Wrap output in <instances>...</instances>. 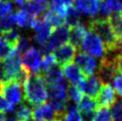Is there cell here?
<instances>
[{
    "label": "cell",
    "instance_id": "obj_46",
    "mask_svg": "<svg viewBox=\"0 0 122 121\" xmlns=\"http://www.w3.org/2000/svg\"><path fill=\"white\" fill-rule=\"evenodd\" d=\"M0 1H1V0H0Z\"/></svg>",
    "mask_w": 122,
    "mask_h": 121
},
{
    "label": "cell",
    "instance_id": "obj_35",
    "mask_svg": "<svg viewBox=\"0 0 122 121\" xmlns=\"http://www.w3.org/2000/svg\"><path fill=\"white\" fill-rule=\"evenodd\" d=\"M82 96H83V93L78 86L70 85L68 87V99L70 101L74 102L75 104H78L79 101L81 100Z\"/></svg>",
    "mask_w": 122,
    "mask_h": 121
},
{
    "label": "cell",
    "instance_id": "obj_27",
    "mask_svg": "<svg viewBox=\"0 0 122 121\" xmlns=\"http://www.w3.org/2000/svg\"><path fill=\"white\" fill-rule=\"evenodd\" d=\"M65 21L69 26H75V25L81 23V13L76 7L73 5L67 8V12L65 15Z\"/></svg>",
    "mask_w": 122,
    "mask_h": 121
},
{
    "label": "cell",
    "instance_id": "obj_2",
    "mask_svg": "<svg viewBox=\"0 0 122 121\" xmlns=\"http://www.w3.org/2000/svg\"><path fill=\"white\" fill-rule=\"evenodd\" d=\"M22 87L24 100L29 105L37 106L47 100V86L41 75L30 73Z\"/></svg>",
    "mask_w": 122,
    "mask_h": 121
},
{
    "label": "cell",
    "instance_id": "obj_45",
    "mask_svg": "<svg viewBox=\"0 0 122 121\" xmlns=\"http://www.w3.org/2000/svg\"><path fill=\"white\" fill-rule=\"evenodd\" d=\"M50 121H62V120L59 119V118H56V119H53V120H50Z\"/></svg>",
    "mask_w": 122,
    "mask_h": 121
},
{
    "label": "cell",
    "instance_id": "obj_10",
    "mask_svg": "<svg viewBox=\"0 0 122 121\" xmlns=\"http://www.w3.org/2000/svg\"><path fill=\"white\" fill-rule=\"evenodd\" d=\"M76 65L81 69L83 74L87 76H93L98 69V63L94 57L90 55L85 51H80L75 57Z\"/></svg>",
    "mask_w": 122,
    "mask_h": 121
},
{
    "label": "cell",
    "instance_id": "obj_41",
    "mask_svg": "<svg viewBox=\"0 0 122 121\" xmlns=\"http://www.w3.org/2000/svg\"><path fill=\"white\" fill-rule=\"evenodd\" d=\"M5 121H18L15 112H14V108H13V110L8 112V115H5Z\"/></svg>",
    "mask_w": 122,
    "mask_h": 121
},
{
    "label": "cell",
    "instance_id": "obj_36",
    "mask_svg": "<svg viewBox=\"0 0 122 121\" xmlns=\"http://www.w3.org/2000/svg\"><path fill=\"white\" fill-rule=\"evenodd\" d=\"M12 50L13 49L4 40V38L0 33V59H6L11 54Z\"/></svg>",
    "mask_w": 122,
    "mask_h": 121
},
{
    "label": "cell",
    "instance_id": "obj_7",
    "mask_svg": "<svg viewBox=\"0 0 122 121\" xmlns=\"http://www.w3.org/2000/svg\"><path fill=\"white\" fill-rule=\"evenodd\" d=\"M22 85L14 80L8 81L1 85V93L8 103L15 107L23 101V89Z\"/></svg>",
    "mask_w": 122,
    "mask_h": 121
},
{
    "label": "cell",
    "instance_id": "obj_17",
    "mask_svg": "<svg viewBox=\"0 0 122 121\" xmlns=\"http://www.w3.org/2000/svg\"><path fill=\"white\" fill-rule=\"evenodd\" d=\"M103 0H75L76 8L87 16L94 17L99 13Z\"/></svg>",
    "mask_w": 122,
    "mask_h": 121
},
{
    "label": "cell",
    "instance_id": "obj_19",
    "mask_svg": "<svg viewBox=\"0 0 122 121\" xmlns=\"http://www.w3.org/2000/svg\"><path fill=\"white\" fill-rule=\"evenodd\" d=\"M97 103L99 106L109 107L115 101V91L110 84H103L97 95Z\"/></svg>",
    "mask_w": 122,
    "mask_h": 121
},
{
    "label": "cell",
    "instance_id": "obj_44",
    "mask_svg": "<svg viewBox=\"0 0 122 121\" xmlns=\"http://www.w3.org/2000/svg\"><path fill=\"white\" fill-rule=\"evenodd\" d=\"M0 121H5V113L0 111Z\"/></svg>",
    "mask_w": 122,
    "mask_h": 121
},
{
    "label": "cell",
    "instance_id": "obj_14",
    "mask_svg": "<svg viewBox=\"0 0 122 121\" xmlns=\"http://www.w3.org/2000/svg\"><path fill=\"white\" fill-rule=\"evenodd\" d=\"M61 69H62V73H63L64 78L68 82H70L71 85L78 86L85 78V75L83 74L81 69L74 63H70V64L65 65V66L61 67Z\"/></svg>",
    "mask_w": 122,
    "mask_h": 121
},
{
    "label": "cell",
    "instance_id": "obj_9",
    "mask_svg": "<svg viewBox=\"0 0 122 121\" xmlns=\"http://www.w3.org/2000/svg\"><path fill=\"white\" fill-rule=\"evenodd\" d=\"M98 103L95 98L83 95L81 100L77 104V109L81 114L83 121H92L95 111L98 109Z\"/></svg>",
    "mask_w": 122,
    "mask_h": 121
},
{
    "label": "cell",
    "instance_id": "obj_31",
    "mask_svg": "<svg viewBox=\"0 0 122 121\" xmlns=\"http://www.w3.org/2000/svg\"><path fill=\"white\" fill-rule=\"evenodd\" d=\"M1 35L4 38V40H5L7 44L14 50L16 45H17V41H18V38L20 36L18 30H16V29L13 28V29L7 30V31H2Z\"/></svg>",
    "mask_w": 122,
    "mask_h": 121
},
{
    "label": "cell",
    "instance_id": "obj_23",
    "mask_svg": "<svg viewBox=\"0 0 122 121\" xmlns=\"http://www.w3.org/2000/svg\"><path fill=\"white\" fill-rule=\"evenodd\" d=\"M42 78L46 81V84L47 85H51L55 83H58L61 80L64 79L63 73H62V69L58 65H55V66L51 69L50 71H47L46 74L41 75Z\"/></svg>",
    "mask_w": 122,
    "mask_h": 121
},
{
    "label": "cell",
    "instance_id": "obj_22",
    "mask_svg": "<svg viewBox=\"0 0 122 121\" xmlns=\"http://www.w3.org/2000/svg\"><path fill=\"white\" fill-rule=\"evenodd\" d=\"M15 16V21H16V24L18 25L19 27H22V28H28V27H31L33 26L34 22L36 20V17L32 16L31 14H29L28 12L24 11L22 9H20L14 13Z\"/></svg>",
    "mask_w": 122,
    "mask_h": 121
},
{
    "label": "cell",
    "instance_id": "obj_28",
    "mask_svg": "<svg viewBox=\"0 0 122 121\" xmlns=\"http://www.w3.org/2000/svg\"><path fill=\"white\" fill-rule=\"evenodd\" d=\"M42 17H43V20L49 23L51 27L61 26V25L64 24V21H65V18L63 16L56 13V12L51 9H47L45 12V14L42 15Z\"/></svg>",
    "mask_w": 122,
    "mask_h": 121
},
{
    "label": "cell",
    "instance_id": "obj_6",
    "mask_svg": "<svg viewBox=\"0 0 122 121\" xmlns=\"http://www.w3.org/2000/svg\"><path fill=\"white\" fill-rule=\"evenodd\" d=\"M81 47L83 51L89 54L92 57L103 58L106 55V47L104 45L102 40L92 31L87 32Z\"/></svg>",
    "mask_w": 122,
    "mask_h": 121
},
{
    "label": "cell",
    "instance_id": "obj_21",
    "mask_svg": "<svg viewBox=\"0 0 122 121\" xmlns=\"http://www.w3.org/2000/svg\"><path fill=\"white\" fill-rule=\"evenodd\" d=\"M87 29L84 26V24L79 23L72 26V28L70 29V34H69V40L70 44H72L73 45H75L77 49L82 45V42L84 40V38L87 34Z\"/></svg>",
    "mask_w": 122,
    "mask_h": 121
},
{
    "label": "cell",
    "instance_id": "obj_5",
    "mask_svg": "<svg viewBox=\"0 0 122 121\" xmlns=\"http://www.w3.org/2000/svg\"><path fill=\"white\" fill-rule=\"evenodd\" d=\"M118 54L106 53L98 66V78L102 84H110L118 73L116 59Z\"/></svg>",
    "mask_w": 122,
    "mask_h": 121
},
{
    "label": "cell",
    "instance_id": "obj_38",
    "mask_svg": "<svg viewBox=\"0 0 122 121\" xmlns=\"http://www.w3.org/2000/svg\"><path fill=\"white\" fill-rule=\"evenodd\" d=\"M12 11V3L10 0H1L0 1V17L10 14Z\"/></svg>",
    "mask_w": 122,
    "mask_h": 121
},
{
    "label": "cell",
    "instance_id": "obj_43",
    "mask_svg": "<svg viewBox=\"0 0 122 121\" xmlns=\"http://www.w3.org/2000/svg\"><path fill=\"white\" fill-rule=\"evenodd\" d=\"M10 1H11V0H10ZM12 1H13L15 4H17V5L21 6V5H22V4H23L25 1H26V0H12Z\"/></svg>",
    "mask_w": 122,
    "mask_h": 121
},
{
    "label": "cell",
    "instance_id": "obj_24",
    "mask_svg": "<svg viewBox=\"0 0 122 121\" xmlns=\"http://www.w3.org/2000/svg\"><path fill=\"white\" fill-rule=\"evenodd\" d=\"M107 20L117 38L122 40V12L111 14Z\"/></svg>",
    "mask_w": 122,
    "mask_h": 121
},
{
    "label": "cell",
    "instance_id": "obj_34",
    "mask_svg": "<svg viewBox=\"0 0 122 121\" xmlns=\"http://www.w3.org/2000/svg\"><path fill=\"white\" fill-rule=\"evenodd\" d=\"M32 47V45H31V40H29L28 37L26 36H22V35H20L19 38H18V41H17V45L15 46V49L18 53L21 55V54H25L26 51L29 50V49H31Z\"/></svg>",
    "mask_w": 122,
    "mask_h": 121
},
{
    "label": "cell",
    "instance_id": "obj_3",
    "mask_svg": "<svg viewBox=\"0 0 122 121\" xmlns=\"http://www.w3.org/2000/svg\"><path fill=\"white\" fill-rule=\"evenodd\" d=\"M68 81L65 79L58 83L47 85V98L50 99V105L53 108L56 117L61 119L65 113L68 103Z\"/></svg>",
    "mask_w": 122,
    "mask_h": 121
},
{
    "label": "cell",
    "instance_id": "obj_11",
    "mask_svg": "<svg viewBox=\"0 0 122 121\" xmlns=\"http://www.w3.org/2000/svg\"><path fill=\"white\" fill-rule=\"evenodd\" d=\"M41 60L42 55L41 54L40 50L32 46L25 54H23L21 58V64H22V67H24L29 73H36Z\"/></svg>",
    "mask_w": 122,
    "mask_h": 121
},
{
    "label": "cell",
    "instance_id": "obj_16",
    "mask_svg": "<svg viewBox=\"0 0 122 121\" xmlns=\"http://www.w3.org/2000/svg\"><path fill=\"white\" fill-rule=\"evenodd\" d=\"M32 28L34 30L33 40L37 42L40 45L45 44L51 33V26L47 22H46L43 19L41 20L36 18Z\"/></svg>",
    "mask_w": 122,
    "mask_h": 121
},
{
    "label": "cell",
    "instance_id": "obj_30",
    "mask_svg": "<svg viewBox=\"0 0 122 121\" xmlns=\"http://www.w3.org/2000/svg\"><path fill=\"white\" fill-rule=\"evenodd\" d=\"M111 121H122V97L116 98L111 105Z\"/></svg>",
    "mask_w": 122,
    "mask_h": 121
},
{
    "label": "cell",
    "instance_id": "obj_42",
    "mask_svg": "<svg viewBox=\"0 0 122 121\" xmlns=\"http://www.w3.org/2000/svg\"><path fill=\"white\" fill-rule=\"evenodd\" d=\"M116 64H117V69L120 73H122V51L118 54L116 59Z\"/></svg>",
    "mask_w": 122,
    "mask_h": 121
},
{
    "label": "cell",
    "instance_id": "obj_29",
    "mask_svg": "<svg viewBox=\"0 0 122 121\" xmlns=\"http://www.w3.org/2000/svg\"><path fill=\"white\" fill-rule=\"evenodd\" d=\"M55 65H56L55 58L53 55H43V58L41 62V65L38 67V70L36 72V74L38 75H43L46 74L47 71H50L51 68H53Z\"/></svg>",
    "mask_w": 122,
    "mask_h": 121
},
{
    "label": "cell",
    "instance_id": "obj_8",
    "mask_svg": "<svg viewBox=\"0 0 122 121\" xmlns=\"http://www.w3.org/2000/svg\"><path fill=\"white\" fill-rule=\"evenodd\" d=\"M53 55L58 66L63 67L73 62L77 54V47L72 44H65L53 51Z\"/></svg>",
    "mask_w": 122,
    "mask_h": 121
},
{
    "label": "cell",
    "instance_id": "obj_33",
    "mask_svg": "<svg viewBox=\"0 0 122 121\" xmlns=\"http://www.w3.org/2000/svg\"><path fill=\"white\" fill-rule=\"evenodd\" d=\"M92 121H111V115L109 108L104 106L98 107V109L94 113Z\"/></svg>",
    "mask_w": 122,
    "mask_h": 121
},
{
    "label": "cell",
    "instance_id": "obj_26",
    "mask_svg": "<svg viewBox=\"0 0 122 121\" xmlns=\"http://www.w3.org/2000/svg\"><path fill=\"white\" fill-rule=\"evenodd\" d=\"M75 0H51L50 2V7L51 10H54L56 13L59 15L63 16L65 18L67 12V8L69 6L73 5Z\"/></svg>",
    "mask_w": 122,
    "mask_h": 121
},
{
    "label": "cell",
    "instance_id": "obj_15",
    "mask_svg": "<svg viewBox=\"0 0 122 121\" xmlns=\"http://www.w3.org/2000/svg\"><path fill=\"white\" fill-rule=\"evenodd\" d=\"M49 0H28L21 5V9L28 12L34 17L42 16L45 12L49 9Z\"/></svg>",
    "mask_w": 122,
    "mask_h": 121
},
{
    "label": "cell",
    "instance_id": "obj_4",
    "mask_svg": "<svg viewBox=\"0 0 122 121\" xmlns=\"http://www.w3.org/2000/svg\"><path fill=\"white\" fill-rule=\"evenodd\" d=\"M70 26L67 24H63L61 26L55 27V30L51 31V35L43 45H40V51L42 55H51L59 46L67 44L69 40Z\"/></svg>",
    "mask_w": 122,
    "mask_h": 121
},
{
    "label": "cell",
    "instance_id": "obj_1",
    "mask_svg": "<svg viewBox=\"0 0 122 121\" xmlns=\"http://www.w3.org/2000/svg\"><path fill=\"white\" fill-rule=\"evenodd\" d=\"M88 27L90 31L96 33L102 40L106 53L119 54L122 51V40L117 38L107 19H94L88 23Z\"/></svg>",
    "mask_w": 122,
    "mask_h": 121
},
{
    "label": "cell",
    "instance_id": "obj_39",
    "mask_svg": "<svg viewBox=\"0 0 122 121\" xmlns=\"http://www.w3.org/2000/svg\"><path fill=\"white\" fill-rule=\"evenodd\" d=\"M113 86H114V90L117 92V94L120 97H122V73H117L114 79L112 80Z\"/></svg>",
    "mask_w": 122,
    "mask_h": 121
},
{
    "label": "cell",
    "instance_id": "obj_18",
    "mask_svg": "<svg viewBox=\"0 0 122 121\" xmlns=\"http://www.w3.org/2000/svg\"><path fill=\"white\" fill-rule=\"evenodd\" d=\"M122 12V0H103L100 5V18L107 19L111 14Z\"/></svg>",
    "mask_w": 122,
    "mask_h": 121
},
{
    "label": "cell",
    "instance_id": "obj_25",
    "mask_svg": "<svg viewBox=\"0 0 122 121\" xmlns=\"http://www.w3.org/2000/svg\"><path fill=\"white\" fill-rule=\"evenodd\" d=\"M14 112L18 121H26L32 117V108L27 102L22 101L17 107H14Z\"/></svg>",
    "mask_w": 122,
    "mask_h": 121
},
{
    "label": "cell",
    "instance_id": "obj_13",
    "mask_svg": "<svg viewBox=\"0 0 122 121\" xmlns=\"http://www.w3.org/2000/svg\"><path fill=\"white\" fill-rule=\"evenodd\" d=\"M102 83L99 80L98 77L95 76H87L84 78L81 83L78 85V87L80 88L82 93L92 98L97 97L98 93L100 92V89L102 87Z\"/></svg>",
    "mask_w": 122,
    "mask_h": 121
},
{
    "label": "cell",
    "instance_id": "obj_37",
    "mask_svg": "<svg viewBox=\"0 0 122 121\" xmlns=\"http://www.w3.org/2000/svg\"><path fill=\"white\" fill-rule=\"evenodd\" d=\"M61 120L62 121H83V118L81 114L79 113V111H78V109H76V110L65 112Z\"/></svg>",
    "mask_w": 122,
    "mask_h": 121
},
{
    "label": "cell",
    "instance_id": "obj_40",
    "mask_svg": "<svg viewBox=\"0 0 122 121\" xmlns=\"http://www.w3.org/2000/svg\"><path fill=\"white\" fill-rule=\"evenodd\" d=\"M8 82V78L6 75V72H5V69H4V64H3V60L0 62V84H4Z\"/></svg>",
    "mask_w": 122,
    "mask_h": 121
},
{
    "label": "cell",
    "instance_id": "obj_12",
    "mask_svg": "<svg viewBox=\"0 0 122 121\" xmlns=\"http://www.w3.org/2000/svg\"><path fill=\"white\" fill-rule=\"evenodd\" d=\"M3 64H4V69H5L8 81L14 80L16 74L19 72L21 67H22L21 55L16 50H13L11 51V54L5 59V60H3Z\"/></svg>",
    "mask_w": 122,
    "mask_h": 121
},
{
    "label": "cell",
    "instance_id": "obj_32",
    "mask_svg": "<svg viewBox=\"0 0 122 121\" xmlns=\"http://www.w3.org/2000/svg\"><path fill=\"white\" fill-rule=\"evenodd\" d=\"M16 25L15 16L14 14H8L6 16H3L1 20H0V31H7V30L13 29Z\"/></svg>",
    "mask_w": 122,
    "mask_h": 121
},
{
    "label": "cell",
    "instance_id": "obj_20",
    "mask_svg": "<svg viewBox=\"0 0 122 121\" xmlns=\"http://www.w3.org/2000/svg\"><path fill=\"white\" fill-rule=\"evenodd\" d=\"M56 117V114L50 104L42 103L32 109V118L34 121H50Z\"/></svg>",
    "mask_w": 122,
    "mask_h": 121
}]
</instances>
